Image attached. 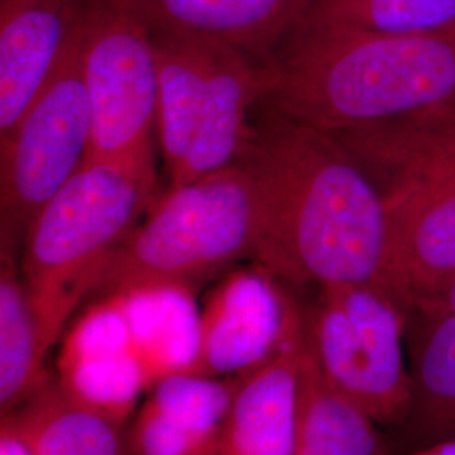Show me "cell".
I'll use <instances>...</instances> for the list:
<instances>
[{"instance_id":"cell-3","label":"cell","mask_w":455,"mask_h":455,"mask_svg":"<svg viewBox=\"0 0 455 455\" xmlns=\"http://www.w3.org/2000/svg\"><path fill=\"white\" fill-rule=\"evenodd\" d=\"M260 201L242 164L171 186L101 268L98 299L186 289L231 263L257 261Z\"/></svg>"},{"instance_id":"cell-6","label":"cell","mask_w":455,"mask_h":455,"mask_svg":"<svg viewBox=\"0 0 455 455\" xmlns=\"http://www.w3.org/2000/svg\"><path fill=\"white\" fill-rule=\"evenodd\" d=\"M302 307L304 341L325 381L378 425L407 422L411 407V309L373 285L319 289Z\"/></svg>"},{"instance_id":"cell-4","label":"cell","mask_w":455,"mask_h":455,"mask_svg":"<svg viewBox=\"0 0 455 455\" xmlns=\"http://www.w3.org/2000/svg\"><path fill=\"white\" fill-rule=\"evenodd\" d=\"M156 182L127 167L86 159L29 221L19 265L48 347L152 208Z\"/></svg>"},{"instance_id":"cell-7","label":"cell","mask_w":455,"mask_h":455,"mask_svg":"<svg viewBox=\"0 0 455 455\" xmlns=\"http://www.w3.org/2000/svg\"><path fill=\"white\" fill-rule=\"evenodd\" d=\"M92 112L76 31L52 78L14 131L0 139L2 233L24 235L29 221L88 159Z\"/></svg>"},{"instance_id":"cell-1","label":"cell","mask_w":455,"mask_h":455,"mask_svg":"<svg viewBox=\"0 0 455 455\" xmlns=\"http://www.w3.org/2000/svg\"><path fill=\"white\" fill-rule=\"evenodd\" d=\"M261 107L238 163L260 201L261 268L293 285L393 293L379 184L332 133Z\"/></svg>"},{"instance_id":"cell-13","label":"cell","mask_w":455,"mask_h":455,"mask_svg":"<svg viewBox=\"0 0 455 455\" xmlns=\"http://www.w3.org/2000/svg\"><path fill=\"white\" fill-rule=\"evenodd\" d=\"M268 60L214 43L212 73L180 186L240 163L253 129V108L267 93Z\"/></svg>"},{"instance_id":"cell-22","label":"cell","mask_w":455,"mask_h":455,"mask_svg":"<svg viewBox=\"0 0 455 455\" xmlns=\"http://www.w3.org/2000/svg\"><path fill=\"white\" fill-rule=\"evenodd\" d=\"M0 455H36L33 445L17 427L11 415H2L0 422Z\"/></svg>"},{"instance_id":"cell-15","label":"cell","mask_w":455,"mask_h":455,"mask_svg":"<svg viewBox=\"0 0 455 455\" xmlns=\"http://www.w3.org/2000/svg\"><path fill=\"white\" fill-rule=\"evenodd\" d=\"M332 135L376 182L402 174L455 178V100L403 118Z\"/></svg>"},{"instance_id":"cell-12","label":"cell","mask_w":455,"mask_h":455,"mask_svg":"<svg viewBox=\"0 0 455 455\" xmlns=\"http://www.w3.org/2000/svg\"><path fill=\"white\" fill-rule=\"evenodd\" d=\"M302 324L275 356L238 378L212 455H293L299 425Z\"/></svg>"},{"instance_id":"cell-14","label":"cell","mask_w":455,"mask_h":455,"mask_svg":"<svg viewBox=\"0 0 455 455\" xmlns=\"http://www.w3.org/2000/svg\"><path fill=\"white\" fill-rule=\"evenodd\" d=\"M152 33L178 34L270 60L315 0H127Z\"/></svg>"},{"instance_id":"cell-17","label":"cell","mask_w":455,"mask_h":455,"mask_svg":"<svg viewBox=\"0 0 455 455\" xmlns=\"http://www.w3.org/2000/svg\"><path fill=\"white\" fill-rule=\"evenodd\" d=\"M157 52V140L171 180L186 163L212 73L214 43L154 33Z\"/></svg>"},{"instance_id":"cell-20","label":"cell","mask_w":455,"mask_h":455,"mask_svg":"<svg viewBox=\"0 0 455 455\" xmlns=\"http://www.w3.org/2000/svg\"><path fill=\"white\" fill-rule=\"evenodd\" d=\"M376 425L325 381L304 341L293 455H385Z\"/></svg>"},{"instance_id":"cell-18","label":"cell","mask_w":455,"mask_h":455,"mask_svg":"<svg viewBox=\"0 0 455 455\" xmlns=\"http://www.w3.org/2000/svg\"><path fill=\"white\" fill-rule=\"evenodd\" d=\"M7 415L36 455H129V420L76 398L56 378Z\"/></svg>"},{"instance_id":"cell-19","label":"cell","mask_w":455,"mask_h":455,"mask_svg":"<svg viewBox=\"0 0 455 455\" xmlns=\"http://www.w3.org/2000/svg\"><path fill=\"white\" fill-rule=\"evenodd\" d=\"M49 347L22 278L16 238L2 233L0 265V411L12 413L46 387Z\"/></svg>"},{"instance_id":"cell-16","label":"cell","mask_w":455,"mask_h":455,"mask_svg":"<svg viewBox=\"0 0 455 455\" xmlns=\"http://www.w3.org/2000/svg\"><path fill=\"white\" fill-rule=\"evenodd\" d=\"M408 361L413 439L420 449L455 440V310L411 307Z\"/></svg>"},{"instance_id":"cell-2","label":"cell","mask_w":455,"mask_h":455,"mask_svg":"<svg viewBox=\"0 0 455 455\" xmlns=\"http://www.w3.org/2000/svg\"><path fill=\"white\" fill-rule=\"evenodd\" d=\"M455 100V31L374 33L299 26L268 60L263 103L338 133Z\"/></svg>"},{"instance_id":"cell-23","label":"cell","mask_w":455,"mask_h":455,"mask_svg":"<svg viewBox=\"0 0 455 455\" xmlns=\"http://www.w3.org/2000/svg\"><path fill=\"white\" fill-rule=\"evenodd\" d=\"M419 306L455 310V278L451 283H447L443 289H440L439 292L435 293V295H432L430 299L423 300V302L413 306V307H419Z\"/></svg>"},{"instance_id":"cell-8","label":"cell","mask_w":455,"mask_h":455,"mask_svg":"<svg viewBox=\"0 0 455 455\" xmlns=\"http://www.w3.org/2000/svg\"><path fill=\"white\" fill-rule=\"evenodd\" d=\"M302 324V306L268 270L240 272L221 283L197 321L195 358L186 374L238 378L253 371Z\"/></svg>"},{"instance_id":"cell-5","label":"cell","mask_w":455,"mask_h":455,"mask_svg":"<svg viewBox=\"0 0 455 455\" xmlns=\"http://www.w3.org/2000/svg\"><path fill=\"white\" fill-rule=\"evenodd\" d=\"M92 112L88 161L157 180V52L154 33L127 0H83L76 24Z\"/></svg>"},{"instance_id":"cell-10","label":"cell","mask_w":455,"mask_h":455,"mask_svg":"<svg viewBox=\"0 0 455 455\" xmlns=\"http://www.w3.org/2000/svg\"><path fill=\"white\" fill-rule=\"evenodd\" d=\"M83 0H0V139L14 131L76 31Z\"/></svg>"},{"instance_id":"cell-11","label":"cell","mask_w":455,"mask_h":455,"mask_svg":"<svg viewBox=\"0 0 455 455\" xmlns=\"http://www.w3.org/2000/svg\"><path fill=\"white\" fill-rule=\"evenodd\" d=\"M236 385L201 374L157 381L127 425L129 455H212Z\"/></svg>"},{"instance_id":"cell-9","label":"cell","mask_w":455,"mask_h":455,"mask_svg":"<svg viewBox=\"0 0 455 455\" xmlns=\"http://www.w3.org/2000/svg\"><path fill=\"white\" fill-rule=\"evenodd\" d=\"M385 196L393 293L411 309L455 278V178L402 174Z\"/></svg>"},{"instance_id":"cell-21","label":"cell","mask_w":455,"mask_h":455,"mask_svg":"<svg viewBox=\"0 0 455 455\" xmlns=\"http://www.w3.org/2000/svg\"><path fill=\"white\" fill-rule=\"evenodd\" d=\"M300 26H346L374 33L455 31V0H315Z\"/></svg>"},{"instance_id":"cell-24","label":"cell","mask_w":455,"mask_h":455,"mask_svg":"<svg viewBox=\"0 0 455 455\" xmlns=\"http://www.w3.org/2000/svg\"><path fill=\"white\" fill-rule=\"evenodd\" d=\"M413 455H455V440H445L434 445H427Z\"/></svg>"}]
</instances>
